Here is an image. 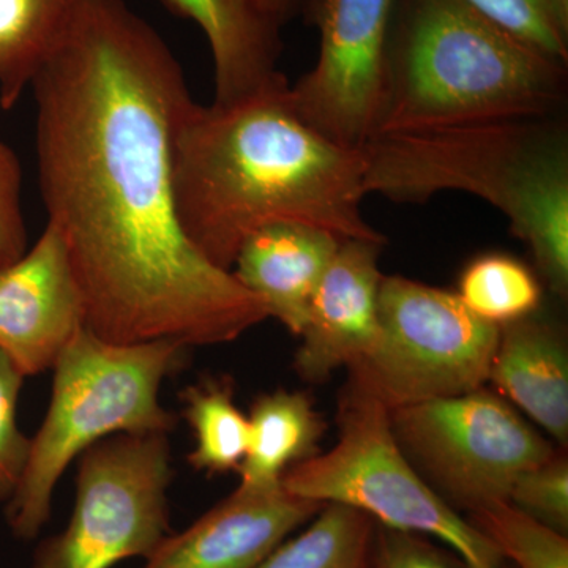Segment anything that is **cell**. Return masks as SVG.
<instances>
[{
	"label": "cell",
	"instance_id": "1",
	"mask_svg": "<svg viewBox=\"0 0 568 568\" xmlns=\"http://www.w3.org/2000/svg\"><path fill=\"white\" fill-rule=\"evenodd\" d=\"M31 88L40 193L89 331L119 345L213 346L271 317L183 234L174 140L193 99L148 21L123 0H82Z\"/></svg>",
	"mask_w": 568,
	"mask_h": 568
},
{
	"label": "cell",
	"instance_id": "2",
	"mask_svg": "<svg viewBox=\"0 0 568 568\" xmlns=\"http://www.w3.org/2000/svg\"><path fill=\"white\" fill-rule=\"evenodd\" d=\"M173 178L183 234L223 271L231 272L250 235L272 223L387 242L362 209V151L308 125L291 103L286 78L239 102H193L175 133Z\"/></svg>",
	"mask_w": 568,
	"mask_h": 568
},
{
	"label": "cell",
	"instance_id": "3",
	"mask_svg": "<svg viewBox=\"0 0 568 568\" xmlns=\"http://www.w3.org/2000/svg\"><path fill=\"white\" fill-rule=\"evenodd\" d=\"M364 192L426 203L443 192L476 194L506 215L538 272L568 293V126L517 119L379 133L364 148Z\"/></svg>",
	"mask_w": 568,
	"mask_h": 568
},
{
	"label": "cell",
	"instance_id": "4",
	"mask_svg": "<svg viewBox=\"0 0 568 568\" xmlns=\"http://www.w3.org/2000/svg\"><path fill=\"white\" fill-rule=\"evenodd\" d=\"M567 67L465 0H395L375 134L559 118Z\"/></svg>",
	"mask_w": 568,
	"mask_h": 568
},
{
	"label": "cell",
	"instance_id": "5",
	"mask_svg": "<svg viewBox=\"0 0 568 568\" xmlns=\"http://www.w3.org/2000/svg\"><path fill=\"white\" fill-rule=\"evenodd\" d=\"M190 346L174 339L119 345L82 328L52 366L50 406L31 437L28 465L6 504L7 525L33 540L51 518L55 487L89 447L118 435H170L178 416L160 388L186 362Z\"/></svg>",
	"mask_w": 568,
	"mask_h": 568
},
{
	"label": "cell",
	"instance_id": "6",
	"mask_svg": "<svg viewBox=\"0 0 568 568\" xmlns=\"http://www.w3.org/2000/svg\"><path fill=\"white\" fill-rule=\"evenodd\" d=\"M291 495L353 507L376 525L439 538L469 568H503L495 545L462 518L414 469L392 432L387 407L343 390L338 443L291 467L282 478Z\"/></svg>",
	"mask_w": 568,
	"mask_h": 568
},
{
	"label": "cell",
	"instance_id": "7",
	"mask_svg": "<svg viewBox=\"0 0 568 568\" xmlns=\"http://www.w3.org/2000/svg\"><path fill=\"white\" fill-rule=\"evenodd\" d=\"M375 345L349 368L346 390L388 410L469 394L488 383L500 327L457 293L384 275Z\"/></svg>",
	"mask_w": 568,
	"mask_h": 568
},
{
	"label": "cell",
	"instance_id": "8",
	"mask_svg": "<svg viewBox=\"0 0 568 568\" xmlns=\"http://www.w3.org/2000/svg\"><path fill=\"white\" fill-rule=\"evenodd\" d=\"M170 439L162 433L118 435L80 457L73 514L44 538L29 568H111L149 556L170 536Z\"/></svg>",
	"mask_w": 568,
	"mask_h": 568
},
{
	"label": "cell",
	"instance_id": "9",
	"mask_svg": "<svg viewBox=\"0 0 568 568\" xmlns=\"http://www.w3.org/2000/svg\"><path fill=\"white\" fill-rule=\"evenodd\" d=\"M388 416L414 469L448 506L469 515L508 503L517 478L556 454L487 387L396 407Z\"/></svg>",
	"mask_w": 568,
	"mask_h": 568
},
{
	"label": "cell",
	"instance_id": "10",
	"mask_svg": "<svg viewBox=\"0 0 568 568\" xmlns=\"http://www.w3.org/2000/svg\"><path fill=\"white\" fill-rule=\"evenodd\" d=\"M395 0H304L320 36L313 69L294 85L295 112L342 148L362 151L376 133Z\"/></svg>",
	"mask_w": 568,
	"mask_h": 568
},
{
	"label": "cell",
	"instance_id": "11",
	"mask_svg": "<svg viewBox=\"0 0 568 568\" xmlns=\"http://www.w3.org/2000/svg\"><path fill=\"white\" fill-rule=\"evenodd\" d=\"M85 327L84 301L58 227L0 267V351L24 375L52 369Z\"/></svg>",
	"mask_w": 568,
	"mask_h": 568
},
{
	"label": "cell",
	"instance_id": "12",
	"mask_svg": "<svg viewBox=\"0 0 568 568\" xmlns=\"http://www.w3.org/2000/svg\"><path fill=\"white\" fill-rule=\"evenodd\" d=\"M324 506L275 488L237 487L182 532H171L142 568H257Z\"/></svg>",
	"mask_w": 568,
	"mask_h": 568
},
{
	"label": "cell",
	"instance_id": "13",
	"mask_svg": "<svg viewBox=\"0 0 568 568\" xmlns=\"http://www.w3.org/2000/svg\"><path fill=\"white\" fill-rule=\"evenodd\" d=\"M384 244L343 241L313 295L294 369L306 383L331 379L375 345L379 316V256Z\"/></svg>",
	"mask_w": 568,
	"mask_h": 568
},
{
	"label": "cell",
	"instance_id": "14",
	"mask_svg": "<svg viewBox=\"0 0 568 568\" xmlns=\"http://www.w3.org/2000/svg\"><path fill=\"white\" fill-rule=\"evenodd\" d=\"M342 242L312 224H267L242 244L231 272L264 302L271 317L301 336L313 295Z\"/></svg>",
	"mask_w": 568,
	"mask_h": 568
},
{
	"label": "cell",
	"instance_id": "15",
	"mask_svg": "<svg viewBox=\"0 0 568 568\" xmlns=\"http://www.w3.org/2000/svg\"><path fill=\"white\" fill-rule=\"evenodd\" d=\"M200 26L213 59L215 99L230 104L284 80L282 26L257 0H160Z\"/></svg>",
	"mask_w": 568,
	"mask_h": 568
},
{
	"label": "cell",
	"instance_id": "16",
	"mask_svg": "<svg viewBox=\"0 0 568 568\" xmlns=\"http://www.w3.org/2000/svg\"><path fill=\"white\" fill-rule=\"evenodd\" d=\"M488 383L567 446L568 353L560 328L536 315L503 325Z\"/></svg>",
	"mask_w": 568,
	"mask_h": 568
},
{
	"label": "cell",
	"instance_id": "17",
	"mask_svg": "<svg viewBox=\"0 0 568 568\" xmlns=\"http://www.w3.org/2000/svg\"><path fill=\"white\" fill-rule=\"evenodd\" d=\"M248 425V448L237 470L239 487L252 489L280 487L291 467L315 457L325 432L323 417L305 392L257 396Z\"/></svg>",
	"mask_w": 568,
	"mask_h": 568
},
{
	"label": "cell",
	"instance_id": "18",
	"mask_svg": "<svg viewBox=\"0 0 568 568\" xmlns=\"http://www.w3.org/2000/svg\"><path fill=\"white\" fill-rule=\"evenodd\" d=\"M82 0H0V104L10 110L65 36Z\"/></svg>",
	"mask_w": 568,
	"mask_h": 568
},
{
	"label": "cell",
	"instance_id": "19",
	"mask_svg": "<svg viewBox=\"0 0 568 568\" xmlns=\"http://www.w3.org/2000/svg\"><path fill=\"white\" fill-rule=\"evenodd\" d=\"M181 399L196 443L190 465L209 474L237 470L248 448L250 425L235 405L231 381L205 379L186 387Z\"/></svg>",
	"mask_w": 568,
	"mask_h": 568
},
{
	"label": "cell",
	"instance_id": "20",
	"mask_svg": "<svg viewBox=\"0 0 568 568\" xmlns=\"http://www.w3.org/2000/svg\"><path fill=\"white\" fill-rule=\"evenodd\" d=\"M376 523L353 507L325 504L312 525L257 568H369Z\"/></svg>",
	"mask_w": 568,
	"mask_h": 568
},
{
	"label": "cell",
	"instance_id": "21",
	"mask_svg": "<svg viewBox=\"0 0 568 568\" xmlns=\"http://www.w3.org/2000/svg\"><path fill=\"white\" fill-rule=\"evenodd\" d=\"M457 294L470 313L503 327L536 315L544 290L540 278L517 257L487 253L466 265Z\"/></svg>",
	"mask_w": 568,
	"mask_h": 568
},
{
	"label": "cell",
	"instance_id": "22",
	"mask_svg": "<svg viewBox=\"0 0 568 568\" xmlns=\"http://www.w3.org/2000/svg\"><path fill=\"white\" fill-rule=\"evenodd\" d=\"M469 521L518 568H568L567 534L523 514L510 503L469 515Z\"/></svg>",
	"mask_w": 568,
	"mask_h": 568
},
{
	"label": "cell",
	"instance_id": "23",
	"mask_svg": "<svg viewBox=\"0 0 568 568\" xmlns=\"http://www.w3.org/2000/svg\"><path fill=\"white\" fill-rule=\"evenodd\" d=\"M478 13L556 61L568 63V0H465Z\"/></svg>",
	"mask_w": 568,
	"mask_h": 568
},
{
	"label": "cell",
	"instance_id": "24",
	"mask_svg": "<svg viewBox=\"0 0 568 568\" xmlns=\"http://www.w3.org/2000/svg\"><path fill=\"white\" fill-rule=\"evenodd\" d=\"M508 503L523 514L558 532L568 530V463L555 454L547 462L523 473L511 488Z\"/></svg>",
	"mask_w": 568,
	"mask_h": 568
},
{
	"label": "cell",
	"instance_id": "25",
	"mask_svg": "<svg viewBox=\"0 0 568 568\" xmlns=\"http://www.w3.org/2000/svg\"><path fill=\"white\" fill-rule=\"evenodd\" d=\"M26 376L0 351V504H7L20 485L31 437L18 425V402Z\"/></svg>",
	"mask_w": 568,
	"mask_h": 568
},
{
	"label": "cell",
	"instance_id": "26",
	"mask_svg": "<svg viewBox=\"0 0 568 568\" xmlns=\"http://www.w3.org/2000/svg\"><path fill=\"white\" fill-rule=\"evenodd\" d=\"M369 568H469L457 552L436 547L418 534L376 525Z\"/></svg>",
	"mask_w": 568,
	"mask_h": 568
},
{
	"label": "cell",
	"instance_id": "27",
	"mask_svg": "<svg viewBox=\"0 0 568 568\" xmlns=\"http://www.w3.org/2000/svg\"><path fill=\"white\" fill-rule=\"evenodd\" d=\"M21 189L20 160L13 149L0 140V267L20 260L28 250Z\"/></svg>",
	"mask_w": 568,
	"mask_h": 568
},
{
	"label": "cell",
	"instance_id": "28",
	"mask_svg": "<svg viewBox=\"0 0 568 568\" xmlns=\"http://www.w3.org/2000/svg\"><path fill=\"white\" fill-rule=\"evenodd\" d=\"M257 2L282 28L298 17L304 6V0H257Z\"/></svg>",
	"mask_w": 568,
	"mask_h": 568
}]
</instances>
